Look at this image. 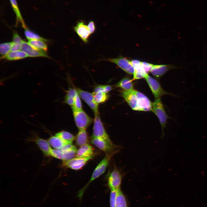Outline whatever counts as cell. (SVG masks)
<instances>
[{"mask_svg":"<svg viewBox=\"0 0 207 207\" xmlns=\"http://www.w3.org/2000/svg\"><path fill=\"white\" fill-rule=\"evenodd\" d=\"M117 189H110L111 191L110 198V207H115L116 199Z\"/></svg>","mask_w":207,"mask_h":207,"instance_id":"33","label":"cell"},{"mask_svg":"<svg viewBox=\"0 0 207 207\" xmlns=\"http://www.w3.org/2000/svg\"><path fill=\"white\" fill-rule=\"evenodd\" d=\"M80 97L91 109L94 113L99 112L98 105L94 101L93 94L79 88H75Z\"/></svg>","mask_w":207,"mask_h":207,"instance_id":"8","label":"cell"},{"mask_svg":"<svg viewBox=\"0 0 207 207\" xmlns=\"http://www.w3.org/2000/svg\"><path fill=\"white\" fill-rule=\"evenodd\" d=\"M31 140L38 145L45 156H50L52 149L48 140L41 138L38 136L35 135Z\"/></svg>","mask_w":207,"mask_h":207,"instance_id":"13","label":"cell"},{"mask_svg":"<svg viewBox=\"0 0 207 207\" xmlns=\"http://www.w3.org/2000/svg\"><path fill=\"white\" fill-rule=\"evenodd\" d=\"M75 124L79 129H86L93 122V118L83 110H77L71 106Z\"/></svg>","mask_w":207,"mask_h":207,"instance_id":"3","label":"cell"},{"mask_svg":"<svg viewBox=\"0 0 207 207\" xmlns=\"http://www.w3.org/2000/svg\"><path fill=\"white\" fill-rule=\"evenodd\" d=\"M80 98L77 92L74 97V106H72L75 109L79 110H83Z\"/></svg>","mask_w":207,"mask_h":207,"instance_id":"34","label":"cell"},{"mask_svg":"<svg viewBox=\"0 0 207 207\" xmlns=\"http://www.w3.org/2000/svg\"><path fill=\"white\" fill-rule=\"evenodd\" d=\"M77 93L75 88H69L66 92L63 102L71 106H73L74 97Z\"/></svg>","mask_w":207,"mask_h":207,"instance_id":"23","label":"cell"},{"mask_svg":"<svg viewBox=\"0 0 207 207\" xmlns=\"http://www.w3.org/2000/svg\"><path fill=\"white\" fill-rule=\"evenodd\" d=\"M135 91L138 98L137 111H152V103L149 99L143 93L136 90Z\"/></svg>","mask_w":207,"mask_h":207,"instance_id":"12","label":"cell"},{"mask_svg":"<svg viewBox=\"0 0 207 207\" xmlns=\"http://www.w3.org/2000/svg\"><path fill=\"white\" fill-rule=\"evenodd\" d=\"M12 45V42H7L1 43L0 45V53L2 56L3 57L11 51Z\"/></svg>","mask_w":207,"mask_h":207,"instance_id":"31","label":"cell"},{"mask_svg":"<svg viewBox=\"0 0 207 207\" xmlns=\"http://www.w3.org/2000/svg\"><path fill=\"white\" fill-rule=\"evenodd\" d=\"M48 141L50 146L54 149H60L64 145L72 142L65 141L56 136H51L48 139Z\"/></svg>","mask_w":207,"mask_h":207,"instance_id":"18","label":"cell"},{"mask_svg":"<svg viewBox=\"0 0 207 207\" xmlns=\"http://www.w3.org/2000/svg\"><path fill=\"white\" fill-rule=\"evenodd\" d=\"M74 31L85 43H87L91 34L85 22L83 20L79 21L73 27Z\"/></svg>","mask_w":207,"mask_h":207,"instance_id":"7","label":"cell"},{"mask_svg":"<svg viewBox=\"0 0 207 207\" xmlns=\"http://www.w3.org/2000/svg\"><path fill=\"white\" fill-rule=\"evenodd\" d=\"M144 78L147 83L156 99H160L162 96L165 95H170L175 96V95L165 91L156 80L148 74Z\"/></svg>","mask_w":207,"mask_h":207,"instance_id":"6","label":"cell"},{"mask_svg":"<svg viewBox=\"0 0 207 207\" xmlns=\"http://www.w3.org/2000/svg\"><path fill=\"white\" fill-rule=\"evenodd\" d=\"M152 111L159 119L162 129V137L164 135V129L165 127L168 116L160 99H156L152 104Z\"/></svg>","mask_w":207,"mask_h":207,"instance_id":"4","label":"cell"},{"mask_svg":"<svg viewBox=\"0 0 207 207\" xmlns=\"http://www.w3.org/2000/svg\"><path fill=\"white\" fill-rule=\"evenodd\" d=\"M91 34L95 32L96 30V27L95 22L93 21H89L87 25Z\"/></svg>","mask_w":207,"mask_h":207,"instance_id":"37","label":"cell"},{"mask_svg":"<svg viewBox=\"0 0 207 207\" xmlns=\"http://www.w3.org/2000/svg\"><path fill=\"white\" fill-rule=\"evenodd\" d=\"M9 0L14 12L16 15L17 21L21 23L23 28H26L18 7L16 0Z\"/></svg>","mask_w":207,"mask_h":207,"instance_id":"27","label":"cell"},{"mask_svg":"<svg viewBox=\"0 0 207 207\" xmlns=\"http://www.w3.org/2000/svg\"><path fill=\"white\" fill-rule=\"evenodd\" d=\"M112 86L109 85H98L94 88L93 93L101 92L108 93L112 89Z\"/></svg>","mask_w":207,"mask_h":207,"instance_id":"32","label":"cell"},{"mask_svg":"<svg viewBox=\"0 0 207 207\" xmlns=\"http://www.w3.org/2000/svg\"><path fill=\"white\" fill-rule=\"evenodd\" d=\"M91 141L93 144L106 154L113 152L118 148L110 145L104 139L99 137L92 136Z\"/></svg>","mask_w":207,"mask_h":207,"instance_id":"14","label":"cell"},{"mask_svg":"<svg viewBox=\"0 0 207 207\" xmlns=\"http://www.w3.org/2000/svg\"><path fill=\"white\" fill-rule=\"evenodd\" d=\"M115 207H128L125 197L120 188L117 189Z\"/></svg>","mask_w":207,"mask_h":207,"instance_id":"24","label":"cell"},{"mask_svg":"<svg viewBox=\"0 0 207 207\" xmlns=\"http://www.w3.org/2000/svg\"><path fill=\"white\" fill-rule=\"evenodd\" d=\"M50 156L62 160L63 152L60 149H52Z\"/></svg>","mask_w":207,"mask_h":207,"instance_id":"35","label":"cell"},{"mask_svg":"<svg viewBox=\"0 0 207 207\" xmlns=\"http://www.w3.org/2000/svg\"><path fill=\"white\" fill-rule=\"evenodd\" d=\"M55 135L64 140L72 142L75 139V137L72 134L64 131L57 132Z\"/></svg>","mask_w":207,"mask_h":207,"instance_id":"28","label":"cell"},{"mask_svg":"<svg viewBox=\"0 0 207 207\" xmlns=\"http://www.w3.org/2000/svg\"><path fill=\"white\" fill-rule=\"evenodd\" d=\"M24 34L26 38L29 40H40L45 42L47 40L41 37L38 34L29 30L27 28H24Z\"/></svg>","mask_w":207,"mask_h":207,"instance_id":"30","label":"cell"},{"mask_svg":"<svg viewBox=\"0 0 207 207\" xmlns=\"http://www.w3.org/2000/svg\"><path fill=\"white\" fill-rule=\"evenodd\" d=\"M132 80L129 76H125L115 85L116 87H120L123 90L129 91L133 89V84Z\"/></svg>","mask_w":207,"mask_h":207,"instance_id":"19","label":"cell"},{"mask_svg":"<svg viewBox=\"0 0 207 207\" xmlns=\"http://www.w3.org/2000/svg\"><path fill=\"white\" fill-rule=\"evenodd\" d=\"M94 150L93 147L88 144L80 147L77 150L76 157L83 158L94 156Z\"/></svg>","mask_w":207,"mask_h":207,"instance_id":"17","label":"cell"},{"mask_svg":"<svg viewBox=\"0 0 207 207\" xmlns=\"http://www.w3.org/2000/svg\"><path fill=\"white\" fill-rule=\"evenodd\" d=\"M131 62L134 69L133 80L144 78L148 75L142 66L141 62L137 60H131Z\"/></svg>","mask_w":207,"mask_h":207,"instance_id":"16","label":"cell"},{"mask_svg":"<svg viewBox=\"0 0 207 207\" xmlns=\"http://www.w3.org/2000/svg\"><path fill=\"white\" fill-rule=\"evenodd\" d=\"M28 57L27 54L21 50L11 51L5 56L1 57L9 60H19Z\"/></svg>","mask_w":207,"mask_h":207,"instance_id":"22","label":"cell"},{"mask_svg":"<svg viewBox=\"0 0 207 207\" xmlns=\"http://www.w3.org/2000/svg\"><path fill=\"white\" fill-rule=\"evenodd\" d=\"M118 152V150H116L112 152L106 154L104 157L97 165L94 170L90 181L85 187L79 191L78 195L80 199L82 198L85 190L89 184L104 172L112 157Z\"/></svg>","mask_w":207,"mask_h":207,"instance_id":"1","label":"cell"},{"mask_svg":"<svg viewBox=\"0 0 207 207\" xmlns=\"http://www.w3.org/2000/svg\"><path fill=\"white\" fill-rule=\"evenodd\" d=\"M45 42L40 40H29L28 43L34 48L46 52L47 50V45Z\"/></svg>","mask_w":207,"mask_h":207,"instance_id":"26","label":"cell"},{"mask_svg":"<svg viewBox=\"0 0 207 207\" xmlns=\"http://www.w3.org/2000/svg\"><path fill=\"white\" fill-rule=\"evenodd\" d=\"M121 96L133 110L137 111V96L135 90L127 91L121 89L120 91Z\"/></svg>","mask_w":207,"mask_h":207,"instance_id":"11","label":"cell"},{"mask_svg":"<svg viewBox=\"0 0 207 207\" xmlns=\"http://www.w3.org/2000/svg\"><path fill=\"white\" fill-rule=\"evenodd\" d=\"M93 156L74 158L68 160L63 161L62 166L65 167L70 168L72 166L78 165L84 162H87L88 161L92 159Z\"/></svg>","mask_w":207,"mask_h":207,"instance_id":"20","label":"cell"},{"mask_svg":"<svg viewBox=\"0 0 207 207\" xmlns=\"http://www.w3.org/2000/svg\"><path fill=\"white\" fill-rule=\"evenodd\" d=\"M102 60L114 63L127 74L130 75L133 74L134 69L131 60L121 55L116 58L104 59Z\"/></svg>","mask_w":207,"mask_h":207,"instance_id":"5","label":"cell"},{"mask_svg":"<svg viewBox=\"0 0 207 207\" xmlns=\"http://www.w3.org/2000/svg\"><path fill=\"white\" fill-rule=\"evenodd\" d=\"M95 101L97 104L104 103L108 99L109 95L107 93L102 92H98L93 93Z\"/></svg>","mask_w":207,"mask_h":207,"instance_id":"29","label":"cell"},{"mask_svg":"<svg viewBox=\"0 0 207 207\" xmlns=\"http://www.w3.org/2000/svg\"><path fill=\"white\" fill-rule=\"evenodd\" d=\"M122 177L121 171L115 166L108 178V184L110 189L120 188Z\"/></svg>","mask_w":207,"mask_h":207,"instance_id":"9","label":"cell"},{"mask_svg":"<svg viewBox=\"0 0 207 207\" xmlns=\"http://www.w3.org/2000/svg\"><path fill=\"white\" fill-rule=\"evenodd\" d=\"M21 50L25 52L28 57L49 58L46 52L37 50L31 46L28 43L23 41L21 45Z\"/></svg>","mask_w":207,"mask_h":207,"instance_id":"10","label":"cell"},{"mask_svg":"<svg viewBox=\"0 0 207 207\" xmlns=\"http://www.w3.org/2000/svg\"><path fill=\"white\" fill-rule=\"evenodd\" d=\"M177 68L172 65H154L150 72L155 78H159L169 70Z\"/></svg>","mask_w":207,"mask_h":207,"instance_id":"15","label":"cell"},{"mask_svg":"<svg viewBox=\"0 0 207 207\" xmlns=\"http://www.w3.org/2000/svg\"><path fill=\"white\" fill-rule=\"evenodd\" d=\"M142 66L146 73L148 74L150 72L154 64L145 62H141Z\"/></svg>","mask_w":207,"mask_h":207,"instance_id":"36","label":"cell"},{"mask_svg":"<svg viewBox=\"0 0 207 207\" xmlns=\"http://www.w3.org/2000/svg\"><path fill=\"white\" fill-rule=\"evenodd\" d=\"M75 139L76 144L78 146L81 147L88 144V136L86 129H79Z\"/></svg>","mask_w":207,"mask_h":207,"instance_id":"21","label":"cell"},{"mask_svg":"<svg viewBox=\"0 0 207 207\" xmlns=\"http://www.w3.org/2000/svg\"><path fill=\"white\" fill-rule=\"evenodd\" d=\"M94 114L92 136L103 139L112 147L118 148H120V146L114 144L110 139L101 119L99 112L94 113Z\"/></svg>","mask_w":207,"mask_h":207,"instance_id":"2","label":"cell"},{"mask_svg":"<svg viewBox=\"0 0 207 207\" xmlns=\"http://www.w3.org/2000/svg\"><path fill=\"white\" fill-rule=\"evenodd\" d=\"M12 45L11 51H16L21 50V45L23 40L18 34L15 32H14L13 37Z\"/></svg>","mask_w":207,"mask_h":207,"instance_id":"25","label":"cell"}]
</instances>
